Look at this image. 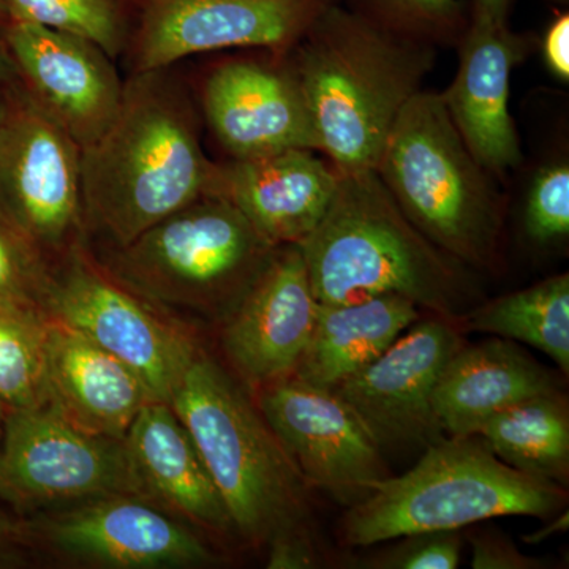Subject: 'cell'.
I'll return each instance as SVG.
<instances>
[{
    "label": "cell",
    "instance_id": "6da1fadb",
    "mask_svg": "<svg viewBox=\"0 0 569 569\" xmlns=\"http://www.w3.org/2000/svg\"><path fill=\"white\" fill-rule=\"evenodd\" d=\"M168 70L130 74L114 121L81 151L86 236L111 250L222 190V163L206 156L198 112Z\"/></svg>",
    "mask_w": 569,
    "mask_h": 569
},
{
    "label": "cell",
    "instance_id": "7a4b0ae2",
    "mask_svg": "<svg viewBox=\"0 0 569 569\" xmlns=\"http://www.w3.org/2000/svg\"><path fill=\"white\" fill-rule=\"evenodd\" d=\"M318 151L340 171L376 170L392 127L436 63V47L337 0L284 52Z\"/></svg>",
    "mask_w": 569,
    "mask_h": 569
},
{
    "label": "cell",
    "instance_id": "3957f363",
    "mask_svg": "<svg viewBox=\"0 0 569 569\" xmlns=\"http://www.w3.org/2000/svg\"><path fill=\"white\" fill-rule=\"evenodd\" d=\"M299 249L318 305L397 295L456 320L470 296L463 264L407 219L376 170L342 171L328 211Z\"/></svg>",
    "mask_w": 569,
    "mask_h": 569
},
{
    "label": "cell",
    "instance_id": "277c9868",
    "mask_svg": "<svg viewBox=\"0 0 569 569\" xmlns=\"http://www.w3.org/2000/svg\"><path fill=\"white\" fill-rule=\"evenodd\" d=\"M567 490L507 466L481 437L430 443L402 477L385 478L348 509L340 538L351 548L425 533L460 530L505 516L548 519L563 511Z\"/></svg>",
    "mask_w": 569,
    "mask_h": 569
},
{
    "label": "cell",
    "instance_id": "5b68a950",
    "mask_svg": "<svg viewBox=\"0 0 569 569\" xmlns=\"http://www.w3.org/2000/svg\"><path fill=\"white\" fill-rule=\"evenodd\" d=\"M396 203L438 249L462 264L500 263L505 200L449 118L441 93L411 97L376 167Z\"/></svg>",
    "mask_w": 569,
    "mask_h": 569
},
{
    "label": "cell",
    "instance_id": "8992f818",
    "mask_svg": "<svg viewBox=\"0 0 569 569\" xmlns=\"http://www.w3.org/2000/svg\"><path fill=\"white\" fill-rule=\"evenodd\" d=\"M170 406L192 436L233 529L252 542L305 526L307 482L233 377L197 350Z\"/></svg>",
    "mask_w": 569,
    "mask_h": 569
},
{
    "label": "cell",
    "instance_id": "52a82bcc",
    "mask_svg": "<svg viewBox=\"0 0 569 569\" xmlns=\"http://www.w3.org/2000/svg\"><path fill=\"white\" fill-rule=\"evenodd\" d=\"M274 249L230 200L208 194L111 250L103 264L156 307L223 320Z\"/></svg>",
    "mask_w": 569,
    "mask_h": 569
},
{
    "label": "cell",
    "instance_id": "ba28073f",
    "mask_svg": "<svg viewBox=\"0 0 569 569\" xmlns=\"http://www.w3.org/2000/svg\"><path fill=\"white\" fill-rule=\"evenodd\" d=\"M47 313L48 320L69 326L132 367L153 399L163 402H170L198 350L178 325L119 282L86 244L52 266Z\"/></svg>",
    "mask_w": 569,
    "mask_h": 569
},
{
    "label": "cell",
    "instance_id": "9c48e42d",
    "mask_svg": "<svg viewBox=\"0 0 569 569\" xmlns=\"http://www.w3.org/2000/svg\"><path fill=\"white\" fill-rule=\"evenodd\" d=\"M0 127V209L51 264L86 244L81 149L33 102L7 86Z\"/></svg>",
    "mask_w": 569,
    "mask_h": 569
},
{
    "label": "cell",
    "instance_id": "30bf717a",
    "mask_svg": "<svg viewBox=\"0 0 569 569\" xmlns=\"http://www.w3.org/2000/svg\"><path fill=\"white\" fill-rule=\"evenodd\" d=\"M111 493L144 498L123 438L86 432L48 403L9 408L0 445L2 500L41 512Z\"/></svg>",
    "mask_w": 569,
    "mask_h": 569
},
{
    "label": "cell",
    "instance_id": "8fae6325",
    "mask_svg": "<svg viewBox=\"0 0 569 569\" xmlns=\"http://www.w3.org/2000/svg\"><path fill=\"white\" fill-rule=\"evenodd\" d=\"M336 0H141L127 52L132 73L204 52L284 54Z\"/></svg>",
    "mask_w": 569,
    "mask_h": 569
},
{
    "label": "cell",
    "instance_id": "7c38bea8",
    "mask_svg": "<svg viewBox=\"0 0 569 569\" xmlns=\"http://www.w3.org/2000/svg\"><path fill=\"white\" fill-rule=\"evenodd\" d=\"M28 535L63 560L91 567H208L211 549L170 512L130 493L93 497L37 512Z\"/></svg>",
    "mask_w": 569,
    "mask_h": 569
},
{
    "label": "cell",
    "instance_id": "4fadbf2b",
    "mask_svg": "<svg viewBox=\"0 0 569 569\" xmlns=\"http://www.w3.org/2000/svg\"><path fill=\"white\" fill-rule=\"evenodd\" d=\"M258 410L307 485L361 500L389 477L383 448L332 389L291 373L258 388Z\"/></svg>",
    "mask_w": 569,
    "mask_h": 569
},
{
    "label": "cell",
    "instance_id": "5bb4252c",
    "mask_svg": "<svg viewBox=\"0 0 569 569\" xmlns=\"http://www.w3.org/2000/svg\"><path fill=\"white\" fill-rule=\"evenodd\" d=\"M18 81L41 111L89 148L114 121L123 81L111 59L92 41L26 21L0 29Z\"/></svg>",
    "mask_w": 569,
    "mask_h": 569
},
{
    "label": "cell",
    "instance_id": "9a60e30c",
    "mask_svg": "<svg viewBox=\"0 0 569 569\" xmlns=\"http://www.w3.org/2000/svg\"><path fill=\"white\" fill-rule=\"evenodd\" d=\"M200 104L230 160L287 149L318 151L305 93L284 54L217 62L201 82Z\"/></svg>",
    "mask_w": 569,
    "mask_h": 569
},
{
    "label": "cell",
    "instance_id": "2e32d148",
    "mask_svg": "<svg viewBox=\"0 0 569 569\" xmlns=\"http://www.w3.org/2000/svg\"><path fill=\"white\" fill-rule=\"evenodd\" d=\"M463 346L458 326L443 317L417 321L365 369L332 391L353 408L381 448L436 443L433 395L441 372Z\"/></svg>",
    "mask_w": 569,
    "mask_h": 569
},
{
    "label": "cell",
    "instance_id": "e0dca14e",
    "mask_svg": "<svg viewBox=\"0 0 569 569\" xmlns=\"http://www.w3.org/2000/svg\"><path fill=\"white\" fill-rule=\"evenodd\" d=\"M317 312L301 249L277 246L223 317L228 361L254 389L291 376L312 336Z\"/></svg>",
    "mask_w": 569,
    "mask_h": 569
},
{
    "label": "cell",
    "instance_id": "ac0fdd59",
    "mask_svg": "<svg viewBox=\"0 0 569 569\" xmlns=\"http://www.w3.org/2000/svg\"><path fill=\"white\" fill-rule=\"evenodd\" d=\"M459 47L458 73L441 99L475 159L500 178L522 162L509 91L512 71L529 54L531 40L509 24H468Z\"/></svg>",
    "mask_w": 569,
    "mask_h": 569
},
{
    "label": "cell",
    "instance_id": "d6986e66",
    "mask_svg": "<svg viewBox=\"0 0 569 569\" xmlns=\"http://www.w3.org/2000/svg\"><path fill=\"white\" fill-rule=\"evenodd\" d=\"M342 171L313 149L222 163V190L268 244L301 246L321 222Z\"/></svg>",
    "mask_w": 569,
    "mask_h": 569
},
{
    "label": "cell",
    "instance_id": "ffe728a7",
    "mask_svg": "<svg viewBox=\"0 0 569 569\" xmlns=\"http://www.w3.org/2000/svg\"><path fill=\"white\" fill-rule=\"evenodd\" d=\"M43 353L48 406L86 432L123 438L156 400L132 367L59 321L44 325Z\"/></svg>",
    "mask_w": 569,
    "mask_h": 569
},
{
    "label": "cell",
    "instance_id": "44dd1931",
    "mask_svg": "<svg viewBox=\"0 0 569 569\" xmlns=\"http://www.w3.org/2000/svg\"><path fill=\"white\" fill-rule=\"evenodd\" d=\"M123 440L146 500L206 530H234L192 436L170 402L146 403Z\"/></svg>",
    "mask_w": 569,
    "mask_h": 569
},
{
    "label": "cell",
    "instance_id": "7402d4cb",
    "mask_svg": "<svg viewBox=\"0 0 569 569\" xmlns=\"http://www.w3.org/2000/svg\"><path fill=\"white\" fill-rule=\"evenodd\" d=\"M556 391L548 370L507 339L462 346L452 355L433 395L438 430L477 436L500 411L529 397Z\"/></svg>",
    "mask_w": 569,
    "mask_h": 569
},
{
    "label": "cell",
    "instance_id": "603a6c76",
    "mask_svg": "<svg viewBox=\"0 0 569 569\" xmlns=\"http://www.w3.org/2000/svg\"><path fill=\"white\" fill-rule=\"evenodd\" d=\"M419 307L397 295H380L346 305H318L317 320L293 376L335 389L383 355L419 321Z\"/></svg>",
    "mask_w": 569,
    "mask_h": 569
},
{
    "label": "cell",
    "instance_id": "cb8c5ba5",
    "mask_svg": "<svg viewBox=\"0 0 569 569\" xmlns=\"http://www.w3.org/2000/svg\"><path fill=\"white\" fill-rule=\"evenodd\" d=\"M490 451L507 466L563 486L569 473V413L559 392L520 400L478 430Z\"/></svg>",
    "mask_w": 569,
    "mask_h": 569
},
{
    "label": "cell",
    "instance_id": "d4e9b609",
    "mask_svg": "<svg viewBox=\"0 0 569 569\" xmlns=\"http://www.w3.org/2000/svg\"><path fill=\"white\" fill-rule=\"evenodd\" d=\"M468 331L526 343L569 372V276L549 277L533 287L501 296L463 317Z\"/></svg>",
    "mask_w": 569,
    "mask_h": 569
},
{
    "label": "cell",
    "instance_id": "484cf974",
    "mask_svg": "<svg viewBox=\"0 0 569 569\" xmlns=\"http://www.w3.org/2000/svg\"><path fill=\"white\" fill-rule=\"evenodd\" d=\"M9 21H26L99 44L111 59L132 33L129 0H6Z\"/></svg>",
    "mask_w": 569,
    "mask_h": 569
},
{
    "label": "cell",
    "instance_id": "4316f807",
    "mask_svg": "<svg viewBox=\"0 0 569 569\" xmlns=\"http://www.w3.org/2000/svg\"><path fill=\"white\" fill-rule=\"evenodd\" d=\"M47 321L0 312V400L10 410L48 403L43 353Z\"/></svg>",
    "mask_w": 569,
    "mask_h": 569
},
{
    "label": "cell",
    "instance_id": "83f0119b",
    "mask_svg": "<svg viewBox=\"0 0 569 569\" xmlns=\"http://www.w3.org/2000/svg\"><path fill=\"white\" fill-rule=\"evenodd\" d=\"M51 261L0 209V312L47 321Z\"/></svg>",
    "mask_w": 569,
    "mask_h": 569
},
{
    "label": "cell",
    "instance_id": "f1b7e54d",
    "mask_svg": "<svg viewBox=\"0 0 569 569\" xmlns=\"http://www.w3.org/2000/svg\"><path fill=\"white\" fill-rule=\"evenodd\" d=\"M361 11L392 31L425 43L459 44L470 18L460 0H353Z\"/></svg>",
    "mask_w": 569,
    "mask_h": 569
},
{
    "label": "cell",
    "instance_id": "f546056e",
    "mask_svg": "<svg viewBox=\"0 0 569 569\" xmlns=\"http://www.w3.org/2000/svg\"><path fill=\"white\" fill-rule=\"evenodd\" d=\"M523 224L539 244L559 241L569 233V167L557 162L542 168L527 194Z\"/></svg>",
    "mask_w": 569,
    "mask_h": 569
},
{
    "label": "cell",
    "instance_id": "4dcf8cb0",
    "mask_svg": "<svg viewBox=\"0 0 569 569\" xmlns=\"http://www.w3.org/2000/svg\"><path fill=\"white\" fill-rule=\"evenodd\" d=\"M389 552L380 553L370 567L387 569H455L462 556L459 530L408 535Z\"/></svg>",
    "mask_w": 569,
    "mask_h": 569
},
{
    "label": "cell",
    "instance_id": "1f68e13d",
    "mask_svg": "<svg viewBox=\"0 0 569 569\" xmlns=\"http://www.w3.org/2000/svg\"><path fill=\"white\" fill-rule=\"evenodd\" d=\"M269 546L268 568L306 569L317 567V549L306 526L276 531Z\"/></svg>",
    "mask_w": 569,
    "mask_h": 569
},
{
    "label": "cell",
    "instance_id": "d6a6232c",
    "mask_svg": "<svg viewBox=\"0 0 569 569\" xmlns=\"http://www.w3.org/2000/svg\"><path fill=\"white\" fill-rule=\"evenodd\" d=\"M471 567L475 569H538L541 560L520 552L508 538L498 533L477 535L471 538Z\"/></svg>",
    "mask_w": 569,
    "mask_h": 569
},
{
    "label": "cell",
    "instance_id": "836d02e7",
    "mask_svg": "<svg viewBox=\"0 0 569 569\" xmlns=\"http://www.w3.org/2000/svg\"><path fill=\"white\" fill-rule=\"evenodd\" d=\"M542 56L549 70L560 78L569 80V14L560 13L546 31L542 40Z\"/></svg>",
    "mask_w": 569,
    "mask_h": 569
},
{
    "label": "cell",
    "instance_id": "e575fe53",
    "mask_svg": "<svg viewBox=\"0 0 569 569\" xmlns=\"http://www.w3.org/2000/svg\"><path fill=\"white\" fill-rule=\"evenodd\" d=\"M511 7L512 0H470L468 3L470 24H508Z\"/></svg>",
    "mask_w": 569,
    "mask_h": 569
},
{
    "label": "cell",
    "instance_id": "d590c367",
    "mask_svg": "<svg viewBox=\"0 0 569 569\" xmlns=\"http://www.w3.org/2000/svg\"><path fill=\"white\" fill-rule=\"evenodd\" d=\"M568 512L560 511V515L552 516L548 526L542 527L541 530L533 531V533L526 535V537H523V541L529 542V545H538V542L552 538L553 535L563 533L565 530H568Z\"/></svg>",
    "mask_w": 569,
    "mask_h": 569
},
{
    "label": "cell",
    "instance_id": "8d00e7d4",
    "mask_svg": "<svg viewBox=\"0 0 569 569\" xmlns=\"http://www.w3.org/2000/svg\"><path fill=\"white\" fill-rule=\"evenodd\" d=\"M17 71H14L13 63L9 52H7L6 44H3L2 37H0V88L11 84L17 81Z\"/></svg>",
    "mask_w": 569,
    "mask_h": 569
},
{
    "label": "cell",
    "instance_id": "74e56055",
    "mask_svg": "<svg viewBox=\"0 0 569 569\" xmlns=\"http://www.w3.org/2000/svg\"><path fill=\"white\" fill-rule=\"evenodd\" d=\"M14 535H17V527L11 522L9 516L0 509V556H2L3 549L7 548Z\"/></svg>",
    "mask_w": 569,
    "mask_h": 569
},
{
    "label": "cell",
    "instance_id": "f35d334b",
    "mask_svg": "<svg viewBox=\"0 0 569 569\" xmlns=\"http://www.w3.org/2000/svg\"><path fill=\"white\" fill-rule=\"evenodd\" d=\"M7 108H9V96H7L6 86V88H0V127H2L3 119H6Z\"/></svg>",
    "mask_w": 569,
    "mask_h": 569
},
{
    "label": "cell",
    "instance_id": "ab89813d",
    "mask_svg": "<svg viewBox=\"0 0 569 569\" xmlns=\"http://www.w3.org/2000/svg\"><path fill=\"white\" fill-rule=\"evenodd\" d=\"M7 411H9V407L0 400V445H2L3 426H6Z\"/></svg>",
    "mask_w": 569,
    "mask_h": 569
},
{
    "label": "cell",
    "instance_id": "60d3db41",
    "mask_svg": "<svg viewBox=\"0 0 569 569\" xmlns=\"http://www.w3.org/2000/svg\"><path fill=\"white\" fill-rule=\"evenodd\" d=\"M9 22V13H7L6 0H0V29Z\"/></svg>",
    "mask_w": 569,
    "mask_h": 569
},
{
    "label": "cell",
    "instance_id": "b9f144b4",
    "mask_svg": "<svg viewBox=\"0 0 569 569\" xmlns=\"http://www.w3.org/2000/svg\"><path fill=\"white\" fill-rule=\"evenodd\" d=\"M552 2H557V3H568V0H552Z\"/></svg>",
    "mask_w": 569,
    "mask_h": 569
}]
</instances>
